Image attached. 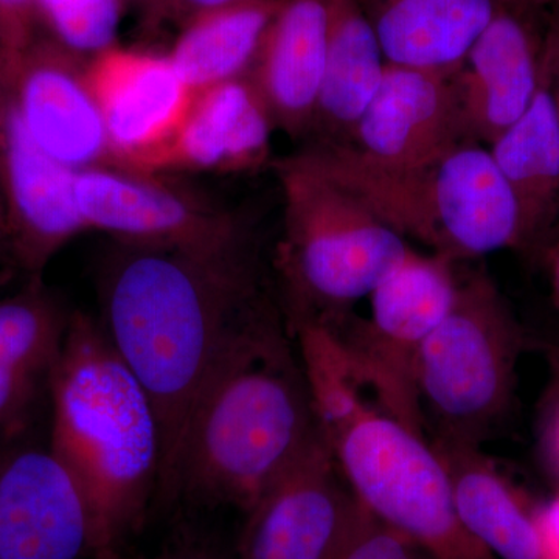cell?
<instances>
[{
	"label": "cell",
	"instance_id": "6da1fadb",
	"mask_svg": "<svg viewBox=\"0 0 559 559\" xmlns=\"http://www.w3.org/2000/svg\"><path fill=\"white\" fill-rule=\"evenodd\" d=\"M103 330L156 411L157 503L178 500L183 433L229 331L272 293L255 234L219 248L112 241L98 266Z\"/></svg>",
	"mask_w": 559,
	"mask_h": 559
},
{
	"label": "cell",
	"instance_id": "7a4b0ae2",
	"mask_svg": "<svg viewBox=\"0 0 559 559\" xmlns=\"http://www.w3.org/2000/svg\"><path fill=\"white\" fill-rule=\"evenodd\" d=\"M293 333L274 294L229 331L191 407L178 499L246 513L318 432Z\"/></svg>",
	"mask_w": 559,
	"mask_h": 559
},
{
	"label": "cell",
	"instance_id": "3957f363",
	"mask_svg": "<svg viewBox=\"0 0 559 559\" xmlns=\"http://www.w3.org/2000/svg\"><path fill=\"white\" fill-rule=\"evenodd\" d=\"M47 447L80 488L100 559H127L157 503L162 436L156 411L100 320L72 311L50 388Z\"/></svg>",
	"mask_w": 559,
	"mask_h": 559
},
{
	"label": "cell",
	"instance_id": "277c9868",
	"mask_svg": "<svg viewBox=\"0 0 559 559\" xmlns=\"http://www.w3.org/2000/svg\"><path fill=\"white\" fill-rule=\"evenodd\" d=\"M301 159L355 194L400 237L452 263L520 249L516 202L491 153L463 142L411 168L364 164L336 146L310 145Z\"/></svg>",
	"mask_w": 559,
	"mask_h": 559
},
{
	"label": "cell",
	"instance_id": "5b68a950",
	"mask_svg": "<svg viewBox=\"0 0 559 559\" xmlns=\"http://www.w3.org/2000/svg\"><path fill=\"white\" fill-rule=\"evenodd\" d=\"M283 193L277 272L285 318L330 322L369 297L411 248L355 194L299 154L275 162Z\"/></svg>",
	"mask_w": 559,
	"mask_h": 559
},
{
	"label": "cell",
	"instance_id": "8992f818",
	"mask_svg": "<svg viewBox=\"0 0 559 559\" xmlns=\"http://www.w3.org/2000/svg\"><path fill=\"white\" fill-rule=\"evenodd\" d=\"M527 336L484 266L459 274L443 320L419 349L417 393L432 441L480 448L509 417Z\"/></svg>",
	"mask_w": 559,
	"mask_h": 559
},
{
	"label": "cell",
	"instance_id": "52a82bcc",
	"mask_svg": "<svg viewBox=\"0 0 559 559\" xmlns=\"http://www.w3.org/2000/svg\"><path fill=\"white\" fill-rule=\"evenodd\" d=\"M331 447L359 502L430 559H496L460 520L450 476L423 433L370 411Z\"/></svg>",
	"mask_w": 559,
	"mask_h": 559
},
{
	"label": "cell",
	"instance_id": "ba28073f",
	"mask_svg": "<svg viewBox=\"0 0 559 559\" xmlns=\"http://www.w3.org/2000/svg\"><path fill=\"white\" fill-rule=\"evenodd\" d=\"M436 253L409 250L370 293V316L347 314L330 326L378 412L425 436L417 393L419 349L448 314L459 272Z\"/></svg>",
	"mask_w": 559,
	"mask_h": 559
},
{
	"label": "cell",
	"instance_id": "9c48e42d",
	"mask_svg": "<svg viewBox=\"0 0 559 559\" xmlns=\"http://www.w3.org/2000/svg\"><path fill=\"white\" fill-rule=\"evenodd\" d=\"M73 190L86 230L112 241L210 249L253 234L240 213L164 173L103 165L76 171Z\"/></svg>",
	"mask_w": 559,
	"mask_h": 559
},
{
	"label": "cell",
	"instance_id": "30bf717a",
	"mask_svg": "<svg viewBox=\"0 0 559 559\" xmlns=\"http://www.w3.org/2000/svg\"><path fill=\"white\" fill-rule=\"evenodd\" d=\"M366 507L318 432L246 511L237 559H334Z\"/></svg>",
	"mask_w": 559,
	"mask_h": 559
},
{
	"label": "cell",
	"instance_id": "8fae6325",
	"mask_svg": "<svg viewBox=\"0 0 559 559\" xmlns=\"http://www.w3.org/2000/svg\"><path fill=\"white\" fill-rule=\"evenodd\" d=\"M0 559H100L80 488L32 437L0 443Z\"/></svg>",
	"mask_w": 559,
	"mask_h": 559
},
{
	"label": "cell",
	"instance_id": "7c38bea8",
	"mask_svg": "<svg viewBox=\"0 0 559 559\" xmlns=\"http://www.w3.org/2000/svg\"><path fill=\"white\" fill-rule=\"evenodd\" d=\"M75 171L47 156L22 123L0 69V202L9 259L43 277L51 259L86 231L75 201Z\"/></svg>",
	"mask_w": 559,
	"mask_h": 559
},
{
	"label": "cell",
	"instance_id": "4fadbf2b",
	"mask_svg": "<svg viewBox=\"0 0 559 559\" xmlns=\"http://www.w3.org/2000/svg\"><path fill=\"white\" fill-rule=\"evenodd\" d=\"M86 66L44 33L11 64L0 62L25 130L47 156L75 173L117 165Z\"/></svg>",
	"mask_w": 559,
	"mask_h": 559
},
{
	"label": "cell",
	"instance_id": "5bb4252c",
	"mask_svg": "<svg viewBox=\"0 0 559 559\" xmlns=\"http://www.w3.org/2000/svg\"><path fill=\"white\" fill-rule=\"evenodd\" d=\"M86 76L116 164L135 170L178 134L197 95L168 55L151 51L112 47L87 61Z\"/></svg>",
	"mask_w": 559,
	"mask_h": 559
},
{
	"label": "cell",
	"instance_id": "9a60e30c",
	"mask_svg": "<svg viewBox=\"0 0 559 559\" xmlns=\"http://www.w3.org/2000/svg\"><path fill=\"white\" fill-rule=\"evenodd\" d=\"M463 142L451 75L388 62L377 94L336 148L371 167L411 168Z\"/></svg>",
	"mask_w": 559,
	"mask_h": 559
},
{
	"label": "cell",
	"instance_id": "2e32d148",
	"mask_svg": "<svg viewBox=\"0 0 559 559\" xmlns=\"http://www.w3.org/2000/svg\"><path fill=\"white\" fill-rule=\"evenodd\" d=\"M451 79L465 139L492 145L538 94L539 20L499 7Z\"/></svg>",
	"mask_w": 559,
	"mask_h": 559
},
{
	"label": "cell",
	"instance_id": "e0dca14e",
	"mask_svg": "<svg viewBox=\"0 0 559 559\" xmlns=\"http://www.w3.org/2000/svg\"><path fill=\"white\" fill-rule=\"evenodd\" d=\"M70 314L43 277L0 297V443L32 437L49 409Z\"/></svg>",
	"mask_w": 559,
	"mask_h": 559
},
{
	"label": "cell",
	"instance_id": "ac0fdd59",
	"mask_svg": "<svg viewBox=\"0 0 559 559\" xmlns=\"http://www.w3.org/2000/svg\"><path fill=\"white\" fill-rule=\"evenodd\" d=\"M274 124L249 76L197 92L178 134L143 171L235 173L266 159Z\"/></svg>",
	"mask_w": 559,
	"mask_h": 559
},
{
	"label": "cell",
	"instance_id": "d6986e66",
	"mask_svg": "<svg viewBox=\"0 0 559 559\" xmlns=\"http://www.w3.org/2000/svg\"><path fill=\"white\" fill-rule=\"evenodd\" d=\"M330 0H278L249 79L274 128L310 134L329 44Z\"/></svg>",
	"mask_w": 559,
	"mask_h": 559
},
{
	"label": "cell",
	"instance_id": "ffe728a7",
	"mask_svg": "<svg viewBox=\"0 0 559 559\" xmlns=\"http://www.w3.org/2000/svg\"><path fill=\"white\" fill-rule=\"evenodd\" d=\"M390 64L452 75L499 10L496 0H360Z\"/></svg>",
	"mask_w": 559,
	"mask_h": 559
},
{
	"label": "cell",
	"instance_id": "44dd1931",
	"mask_svg": "<svg viewBox=\"0 0 559 559\" xmlns=\"http://www.w3.org/2000/svg\"><path fill=\"white\" fill-rule=\"evenodd\" d=\"M465 528L496 559H544L533 506L480 448L430 441Z\"/></svg>",
	"mask_w": 559,
	"mask_h": 559
},
{
	"label": "cell",
	"instance_id": "7402d4cb",
	"mask_svg": "<svg viewBox=\"0 0 559 559\" xmlns=\"http://www.w3.org/2000/svg\"><path fill=\"white\" fill-rule=\"evenodd\" d=\"M488 150L516 202L520 250L536 252L559 219V117L543 80L527 112Z\"/></svg>",
	"mask_w": 559,
	"mask_h": 559
},
{
	"label": "cell",
	"instance_id": "603a6c76",
	"mask_svg": "<svg viewBox=\"0 0 559 559\" xmlns=\"http://www.w3.org/2000/svg\"><path fill=\"white\" fill-rule=\"evenodd\" d=\"M385 61L360 0H330L329 44L310 134L312 145L347 142L380 87Z\"/></svg>",
	"mask_w": 559,
	"mask_h": 559
},
{
	"label": "cell",
	"instance_id": "cb8c5ba5",
	"mask_svg": "<svg viewBox=\"0 0 559 559\" xmlns=\"http://www.w3.org/2000/svg\"><path fill=\"white\" fill-rule=\"evenodd\" d=\"M278 0H238L180 27L168 57L194 92L249 75Z\"/></svg>",
	"mask_w": 559,
	"mask_h": 559
},
{
	"label": "cell",
	"instance_id": "d4e9b609",
	"mask_svg": "<svg viewBox=\"0 0 559 559\" xmlns=\"http://www.w3.org/2000/svg\"><path fill=\"white\" fill-rule=\"evenodd\" d=\"M121 14V0H39L40 32L87 61L117 46Z\"/></svg>",
	"mask_w": 559,
	"mask_h": 559
},
{
	"label": "cell",
	"instance_id": "484cf974",
	"mask_svg": "<svg viewBox=\"0 0 559 559\" xmlns=\"http://www.w3.org/2000/svg\"><path fill=\"white\" fill-rule=\"evenodd\" d=\"M334 559H430L414 540L366 509L362 520Z\"/></svg>",
	"mask_w": 559,
	"mask_h": 559
},
{
	"label": "cell",
	"instance_id": "4316f807",
	"mask_svg": "<svg viewBox=\"0 0 559 559\" xmlns=\"http://www.w3.org/2000/svg\"><path fill=\"white\" fill-rule=\"evenodd\" d=\"M39 0H0V62L9 66L40 35Z\"/></svg>",
	"mask_w": 559,
	"mask_h": 559
},
{
	"label": "cell",
	"instance_id": "83f0119b",
	"mask_svg": "<svg viewBox=\"0 0 559 559\" xmlns=\"http://www.w3.org/2000/svg\"><path fill=\"white\" fill-rule=\"evenodd\" d=\"M536 447L544 468L559 491V347L551 349L550 380L536 419Z\"/></svg>",
	"mask_w": 559,
	"mask_h": 559
},
{
	"label": "cell",
	"instance_id": "f1b7e54d",
	"mask_svg": "<svg viewBox=\"0 0 559 559\" xmlns=\"http://www.w3.org/2000/svg\"><path fill=\"white\" fill-rule=\"evenodd\" d=\"M151 559H237L235 550L197 528L182 527L173 533Z\"/></svg>",
	"mask_w": 559,
	"mask_h": 559
},
{
	"label": "cell",
	"instance_id": "f546056e",
	"mask_svg": "<svg viewBox=\"0 0 559 559\" xmlns=\"http://www.w3.org/2000/svg\"><path fill=\"white\" fill-rule=\"evenodd\" d=\"M539 66L559 117V0L539 17Z\"/></svg>",
	"mask_w": 559,
	"mask_h": 559
},
{
	"label": "cell",
	"instance_id": "4dcf8cb0",
	"mask_svg": "<svg viewBox=\"0 0 559 559\" xmlns=\"http://www.w3.org/2000/svg\"><path fill=\"white\" fill-rule=\"evenodd\" d=\"M544 559H559V491L547 502L533 506Z\"/></svg>",
	"mask_w": 559,
	"mask_h": 559
},
{
	"label": "cell",
	"instance_id": "1f68e13d",
	"mask_svg": "<svg viewBox=\"0 0 559 559\" xmlns=\"http://www.w3.org/2000/svg\"><path fill=\"white\" fill-rule=\"evenodd\" d=\"M234 2H238V0H159L151 21L168 20L182 27L187 21L198 14L221 9V7L230 5Z\"/></svg>",
	"mask_w": 559,
	"mask_h": 559
},
{
	"label": "cell",
	"instance_id": "d6a6232c",
	"mask_svg": "<svg viewBox=\"0 0 559 559\" xmlns=\"http://www.w3.org/2000/svg\"><path fill=\"white\" fill-rule=\"evenodd\" d=\"M496 2L500 9L513 11V13L532 17V20H539L540 14L549 9L555 0H496Z\"/></svg>",
	"mask_w": 559,
	"mask_h": 559
},
{
	"label": "cell",
	"instance_id": "836d02e7",
	"mask_svg": "<svg viewBox=\"0 0 559 559\" xmlns=\"http://www.w3.org/2000/svg\"><path fill=\"white\" fill-rule=\"evenodd\" d=\"M550 278L554 300L559 310V240L555 242L554 249L550 252Z\"/></svg>",
	"mask_w": 559,
	"mask_h": 559
},
{
	"label": "cell",
	"instance_id": "e575fe53",
	"mask_svg": "<svg viewBox=\"0 0 559 559\" xmlns=\"http://www.w3.org/2000/svg\"><path fill=\"white\" fill-rule=\"evenodd\" d=\"M123 5H134L139 7V9L143 10L145 13L146 20H153L154 11H156L157 2L159 0H121Z\"/></svg>",
	"mask_w": 559,
	"mask_h": 559
},
{
	"label": "cell",
	"instance_id": "d590c367",
	"mask_svg": "<svg viewBox=\"0 0 559 559\" xmlns=\"http://www.w3.org/2000/svg\"><path fill=\"white\" fill-rule=\"evenodd\" d=\"M9 257V242H7V227L3 213L0 212V257Z\"/></svg>",
	"mask_w": 559,
	"mask_h": 559
},
{
	"label": "cell",
	"instance_id": "8d00e7d4",
	"mask_svg": "<svg viewBox=\"0 0 559 559\" xmlns=\"http://www.w3.org/2000/svg\"><path fill=\"white\" fill-rule=\"evenodd\" d=\"M0 212L3 213V210H2V202H0Z\"/></svg>",
	"mask_w": 559,
	"mask_h": 559
}]
</instances>
